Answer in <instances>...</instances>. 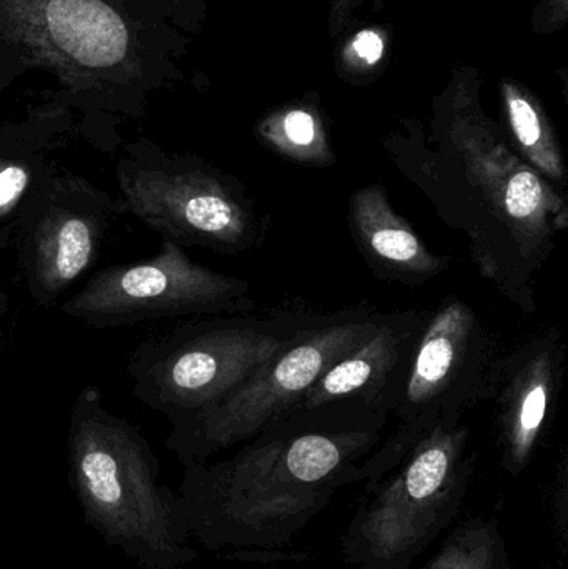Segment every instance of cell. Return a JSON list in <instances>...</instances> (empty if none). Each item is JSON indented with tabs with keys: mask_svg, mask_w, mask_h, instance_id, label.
<instances>
[{
	"mask_svg": "<svg viewBox=\"0 0 568 569\" xmlns=\"http://www.w3.org/2000/svg\"><path fill=\"white\" fill-rule=\"evenodd\" d=\"M387 418L332 405L276 421L226 460L186 465L177 498L187 533L212 551L292 547L340 488L363 481Z\"/></svg>",
	"mask_w": 568,
	"mask_h": 569,
	"instance_id": "obj_1",
	"label": "cell"
},
{
	"mask_svg": "<svg viewBox=\"0 0 568 569\" xmlns=\"http://www.w3.org/2000/svg\"><path fill=\"white\" fill-rule=\"evenodd\" d=\"M400 176L469 239L477 272L520 311L537 310L536 279L568 229V203L487 127L457 120L436 146L390 147Z\"/></svg>",
	"mask_w": 568,
	"mask_h": 569,
	"instance_id": "obj_2",
	"label": "cell"
},
{
	"mask_svg": "<svg viewBox=\"0 0 568 569\" xmlns=\"http://www.w3.org/2000/svg\"><path fill=\"white\" fill-rule=\"evenodd\" d=\"M67 463L83 520L109 547L143 569H180L197 560L176 491L157 481L152 447L139 428L103 407L96 385L73 401Z\"/></svg>",
	"mask_w": 568,
	"mask_h": 569,
	"instance_id": "obj_3",
	"label": "cell"
},
{
	"mask_svg": "<svg viewBox=\"0 0 568 569\" xmlns=\"http://www.w3.org/2000/svg\"><path fill=\"white\" fill-rule=\"evenodd\" d=\"M322 317L292 300L249 313L183 321L133 348L127 363L132 395L169 420L196 413L246 383Z\"/></svg>",
	"mask_w": 568,
	"mask_h": 569,
	"instance_id": "obj_4",
	"label": "cell"
},
{
	"mask_svg": "<svg viewBox=\"0 0 568 569\" xmlns=\"http://www.w3.org/2000/svg\"><path fill=\"white\" fill-rule=\"evenodd\" d=\"M469 425H440L399 465L367 487L340 538L343 560L359 569H409L464 510L477 453Z\"/></svg>",
	"mask_w": 568,
	"mask_h": 569,
	"instance_id": "obj_5",
	"label": "cell"
},
{
	"mask_svg": "<svg viewBox=\"0 0 568 569\" xmlns=\"http://www.w3.org/2000/svg\"><path fill=\"white\" fill-rule=\"evenodd\" d=\"M496 355L492 335L462 298L447 297L423 311L406 365L387 395L396 431L363 461L366 488L393 470L420 437L440 425L460 423L482 403Z\"/></svg>",
	"mask_w": 568,
	"mask_h": 569,
	"instance_id": "obj_6",
	"label": "cell"
},
{
	"mask_svg": "<svg viewBox=\"0 0 568 569\" xmlns=\"http://www.w3.org/2000/svg\"><path fill=\"white\" fill-rule=\"evenodd\" d=\"M380 313L370 305L323 313L232 393L169 420L166 447L186 467L252 440L289 417L317 380L376 328Z\"/></svg>",
	"mask_w": 568,
	"mask_h": 569,
	"instance_id": "obj_7",
	"label": "cell"
},
{
	"mask_svg": "<svg viewBox=\"0 0 568 569\" xmlns=\"http://www.w3.org/2000/svg\"><path fill=\"white\" fill-rule=\"evenodd\" d=\"M116 180L126 213L183 249L237 256L262 246L269 236L270 217L246 186L196 157L130 149Z\"/></svg>",
	"mask_w": 568,
	"mask_h": 569,
	"instance_id": "obj_8",
	"label": "cell"
},
{
	"mask_svg": "<svg viewBox=\"0 0 568 569\" xmlns=\"http://www.w3.org/2000/svg\"><path fill=\"white\" fill-rule=\"evenodd\" d=\"M250 291L247 280L200 266L179 243L162 239L152 259L93 273L60 310L103 330L160 318L249 313L259 308Z\"/></svg>",
	"mask_w": 568,
	"mask_h": 569,
	"instance_id": "obj_9",
	"label": "cell"
},
{
	"mask_svg": "<svg viewBox=\"0 0 568 569\" xmlns=\"http://www.w3.org/2000/svg\"><path fill=\"white\" fill-rule=\"evenodd\" d=\"M120 199L72 172L52 170L20 207L2 247L13 242L27 291L49 308L82 279L100 253Z\"/></svg>",
	"mask_w": 568,
	"mask_h": 569,
	"instance_id": "obj_10",
	"label": "cell"
},
{
	"mask_svg": "<svg viewBox=\"0 0 568 569\" xmlns=\"http://www.w3.org/2000/svg\"><path fill=\"white\" fill-rule=\"evenodd\" d=\"M567 345L559 327L540 328L506 355H496L482 403L492 407L500 465L519 477L532 463L557 413Z\"/></svg>",
	"mask_w": 568,
	"mask_h": 569,
	"instance_id": "obj_11",
	"label": "cell"
},
{
	"mask_svg": "<svg viewBox=\"0 0 568 569\" xmlns=\"http://www.w3.org/2000/svg\"><path fill=\"white\" fill-rule=\"evenodd\" d=\"M422 318L419 310L380 313L376 328L317 380L289 417L346 401L387 413V395L406 365Z\"/></svg>",
	"mask_w": 568,
	"mask_h": 569,
	"instance_id": "obj_12",
	"label": "cell"
},
{
	"mask_svg": "<svg viewBox=\"0 0 568 569\" xmlns=\"http://www.w3.org/2000/svg\"><path fill=\"white\" fill-rule=\"evenodd\" d=\"M349 230L370 273L379 280L420 287L444 276L452 259L437 256L393 210L386 187H360L350 196Z\"/></svg>",
	"mask_w": 568,
	"mask_h": 569,
	"instance_id": "obj_13",
	"label": "cell"
},
{
	"mask_svg": "<svg viewBox=\"0 0 568 569\" xmlns=\"http://www.w3.org/2000/svg\"><path fill=\"white\" fill-rule=\"evenodd\" d=\"M47 22L57 43L82 66H113L126 53V26L100 0H50Z\"/></svg>",
	"mask_w": 568,
	"mask_h": 569,
	"instance_id": "obj_14",
	"label": "cell"
},
{
	"mask_svg": "<svg viewBox=\"0 0 568 569\" xmlns=\"http://www.w3.org/2000/svg\"><path fill=\"white\" fill-rule=\"evenodd\" d=\"M423 569H514L496 517L457 525Z\"/></svg>",
	"mask_w": 568,
	"mask_h": 569,
	"instance_id": "obj_15",
	"label": "cell"
},
{
	"mask_svg": "<svg viewBox=\"0 0 568 569\" xmlns=\"http://www.w3.org/2000/svg\"><path fill=\"white\" fill-rule=\"evenodd\" d=\"M507 113L517 143V156L529 163L540 177L559 192L567 189V169L562 150L556 137L544 122V117L530 100L524 99L517 90L507 89Z\"/></svg>",
	"mask_w": 568,
	"mask_h": 569,
	"instance_id": "obj_16",
	"label": "cell"
},
{
	"mask_svg": "<svg viewBox=\"0 0 568 569\" xmlns=\"http://www.w3.org/2000/svg\"><path fill=\"white\" fill-rule=\"evenodd\" d=\"M267 142L280 156L307 167H329L333 153L320 130L317 117L303 109H292L272 120L263 130Z\"/></svg>",
	"mask_w": 568,
	"mask_h": 569,
	"instance_id": "obj_17",
	"label": "cell"
},
{
	"mask_svg": "<svg viewBox=\"0 0 568 569\" xmlns=\"http://www.w3.org/2000/svg\"><path fill=\"white\" fill-rule=\"evenodd\" d=\"M567 455H564L562 463H560L559 483H557L556 508H557V530H559L560 548L564 555L567 553Z\"/></svg>",
	"mask_w": 568,
	"mask_h": 569,
	"instance_id": "obj_18",
	"label": "cell"
},
{
	"mask_svg": "<svg viewBox=\"0 0 568 569\" xmlns=\"http://www.w3.org/2000/svg\"><path fill=\"white\" fill-rule=\"evenodd\" d=\"M353 49H356V52L359 53V57H362L366 62L373 63L382 57L383 42L376 32L363 30V32H360L359 36L356 37Z\"/></svg>",
	"mask_w": 568,
	"mask_h": 569,
	"instance_id": "obj_19",
	"label": "cell"
},
{
	"mask_svg": "<svg viewBox=\"0 0 568 569\" xmlns=\"http://www.w3.org/2000/svg\"><path fill=\"white\" fill-rule=\"evenodd\" d=\"M6 313H7V305H3V307H0V345H2V335H3L2 318L6 317Z\"/></svg>",
	"mask_w": 568,
	"mask_h": 569,
	"instance_id": "obj_20",
	"label": "cell"
},
{
	"mask_svg": "<svg viewBox=\"0 0 568 569\" xmlns=\"http://www.w3.org/2000/svg\"><path fill=\"white\" fill-rule=\"evenodd\" d=\"M3 305H7V298L6 295L0 293V307H3Z\"/></svg>",
	"mask_w": 568,
	"mask_h": 569,
	"instance_id": "obj_21",
	"label": "cell"
}]
</instances>
